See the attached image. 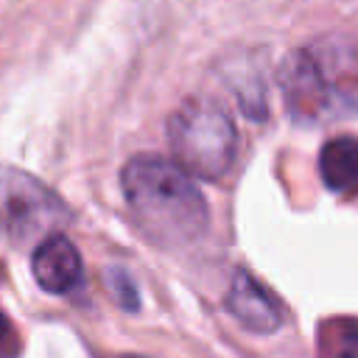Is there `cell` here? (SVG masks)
Segmentation results:
<instances>
[{
    "mask_svg": "<svg viewBox=\"0 0 358 358\" xmlns=\"http://www.w3.org/2000/svg\"><path fill=\"white\" fill-rule=\"evenodd\" d=\"M280 90L285 109L299 123H316L333 103L327 76L310 50H291L280 64Z\"/></svg>",
    "mask_w": 358,
    "mask_h": 358,
    "instance_id": "4",
    "label": "cell"
},
{
    "mask_svg": "<svg viewBox=\"0 0 358 358\" xmlns=\"http://www.w3.org/2000/svg\"><path fill=\"white\" fill-rule=\"evenodd\" d=\"M20 352H22V338L14 322L0 310V358H20Z\"/></svg>",
    "mask_w": 358,
    "mask_h": 358,
    "instance_id": "10",
    "label": "cell"
},
{
    "mask_svg": "<svg viewBox=\"0 0 358 358\" xmlns=\"http://www.w3.org/2000/svg\"><path fill=\"white\" fill-rule=\"evenodd\" d=\"M106 282H109V294L115 296V302L126 310H137L140 308V299H137V285L134 280L123 271V268H112L106 274Z\"/></svg>",
    "mask_w": 358,
    "mask_h": 358,
    "instance_id": "9",
    "label": "cell"
},
{
    "mask_svg": "<svg viewBox=\"0 0 358 358\" xmlns=\"http://www.w3.org/2000/svg\"><path fill=\"white\" fill-rule=\"evenodd\" d=\"M67 221L64 201L36 176L0 165V238L14 246L39 243Z\"/></svg>",
    "mask_w": 358,
    "mask_h": 358,
    "instance_id": "3",
    "label": "cell"
},
{
    "mask_svg": "<svg viewBox=\"0 0 358 358\" xmlns=\"http://www.w3.org/2000/svg\"><path fill=\"white\" fill-rule=\"evenodd\" d=\"M168 143L185 173L215 182L235 162L238 131L224 106L210 98H190L171 115Z\"/></svg>",
    "mask_w": 358,
    "mask_h": 358,
    "instance_id": "2",
    "label": "cell"
},
{
    "mask_svg": "<svg viewBox=\"0 0 358 358\" xmlns=\"http://www.w3.org/2000/svg\"><path fill=\"white\" fill-rule=\"evenodd\" d=\"M123 358H143V355H123Z\"/></svg>",
    "mask_w": 358,
    "mask_h": 358,
    "instance_id": "11",
    "label": "cell"
},
{
    "mask_svg": "<svg viewBox=\"0 0 358 358\" xmlns=\"http://www.w3.org/2000/svg\"><path fill=\"white\" fill-rule=\"evenodd\" d=\"M322 358H358V319L333 316L319 324Z\"/></svg>",
    "mask_w": 358,
    "mask_h": 358,
    "instance_id": "8",
    "label": "cell"
},
{
    "mask_svg": "<svg viewBox=\"0 0 358 358\" xmlns=\"http://www.w3.org/2000/svg\"><path fill=\"white\" fill-rule=\"evenodd\" d=\"M227 308L238 319L241 327L260 333V336H268V333L280 330V324H282V308H280L277 296L266 285H260L246 268H241L232 277V285L227 294Z\"/></svg>",
    "mask_w": 358,
    "mask_h": 358,
    "instance_id": "6",
    "label": "cell"
},
{
    "mask_svg": "<svg viewBox=\"0 0 358 358\" xmlns=\"http://www.w3.org/2000/svg\"><path fill=\"white\" fill-rule=\"evenodd\" d=\"M319 176L338 196L358 193V137H333L319 151Z\"/></svg>",
    "mask_w": 358,
    "mask_h": 358,
    "instance_id": "7",
    "label": "cell"
},
{
    "mask_svg": "<svg viewBox=\"0 0 358 358\" xmlns=\"http://www.w3.org/2000/svg\"><path fill=\"white\" fill-rule=\"evenodd\" d=\"M31 271H34L36 285L56 296L70 294L81 282V274H84L78 249L62 232H50L36 243L31 255Z\"/></svg>",
    "mask_w": 358,
    "mask_h": 358,
    "instance_id": "5",
    "label": "cell"
},
{
    "mask_svg": "<svg viewBox=\"0 0 358 358\" xmlns=\"http://www.w3.org/2000/svg\"><path fill=\"white\" fill-rule=\"evenodd\" d=\"M120 187L140 229L162 249L190 246L210 224L207 199L173 159L131 157L120 171Z\"/></svg>",
    "mask_w": 358,
    "mask_h": 358,
    "instance_id": "1",
    "label": "cell"
}]
</instances>
